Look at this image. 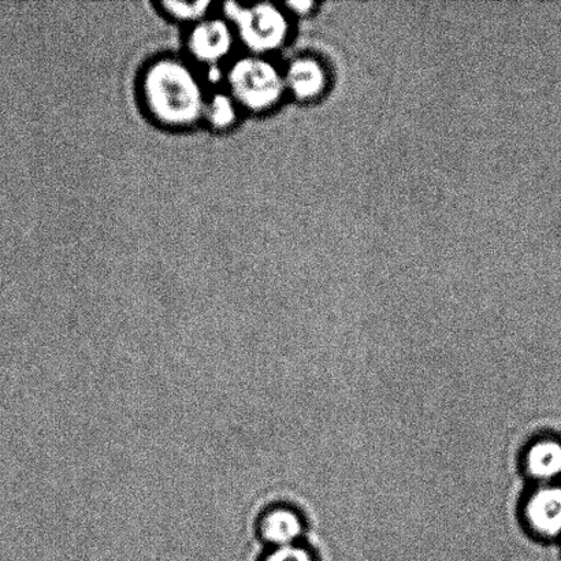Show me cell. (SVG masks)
Wrapping results in <instances>:
<instances>
[{
  "label": "cell",
  "instance_id": "cell-12",
  "mask_svg": "<svg viewBox=\"0 0 561 561\" xmlns=\"http://www.w3.org/2000/svg\"><path fill=\"white\" fill-rule=\"evenodd\" d=\"M288 5L296 13H306L312 8V2H289Z\"/></svg>",
  "mask_w": 561,
  "mask_h": 561
},
{
  "label": "cell",
  "instance_id": "cell-9",
  "mask_svg": "<svg viewBox=\"0 0 561 561\" xmlns=\"http://www.w3.org/2000/svg\"><path fill=\"white\" fill-rule=\"evenodd\" d=\"M240 110L238 102L234 101L228 91L216 92L207 96L203 119L213 129L228 130L238 123Z\"/></svg>",
  "mask_w": 561,
  "mask_h": 561
},
{
  "label": "cell",
  "instance_id": "cell-3",
  "mask_svg": "<svg viewBox=\"0 0 561 561\" xmlns=\"http://www.w3.org/2000/svg\"><path fill=\"white\" fill-rule=\"evenodd\" d=\"M222 16L232 25L238 42L252 55L263 57V54L274 51L288 36V21L272 3L228 2L222 5Z\"/></svg>",
  "mask_w": 561,
  "mask_h": 561
},
{
  "label": "cell",
  "instance_id": "cell-4",
  "mask_svg": "<svg viewBox=\"0 0 561 561\" xmlns=\"http://www.w3.org/2000/svg\"><path fill=\"white\" fill-rule=\"evenodd\" d=\"M238 42L230 22L221 16H208L191 26L186 49L192 59L197 64L206 66L208 70L219 69L225 60L232 55Z\"/></svg>",
  "mask_w": 561,
  "mask_h": 561
},
{
  "label": "cell",
  "instance_id": "cell-1",
  "mask_svg": "<svg viewBox=\"0 0 561 561\" xmlns=\"http://www.w3.org/2000/svg\"><path fill=\"white\" fill-rule=\"evenodd\" d=\"M142 101L152 117L170 128H190L205 114L207 93L190 64L162 58L141 79Z\"/></svg>",
  "mask_w": 561,
  "mask_h": 561
},
{
  "label": "cell",
  "instance_id": "cell-11",
  "mask_svg": "<svg viewBox=\"0 0 561 561\" xmlns=\"http://www.w3.org/2000/svg\"><path fill=\"white\" fill-rule=\"evenodd\" d=\"M262 561H316L306 548L297 546L274 548Z\"/></svg>",
  "mask_w": 561,
  "mask_h": 561
},
{
  "label": "cell",
  "instance_id": "cell-7",
  "mask_svg": "<svg viewBox=\"0 0 561 561\" xmlns=\"http://www.w3.org/2000/svg\"><path fill=\"white\" fill-rule=\"evenodd\" d=\"M285 88L299 99H312L324 88L327 77L321 65L311 58H300L291 62L284 76Z\"/></svg>",
  "mask_w": 561,
  "mask_h": 561
},
{
  "label": "cell",
  "instance_id": "cell-10",
  "mask_svg": "<svg viewBox=\"0 0 561 561\" xmlns=\"http://www.w3.org/2000/svg\"><path fill=\"white\" fill-rule=\"evenodd\" d=\"M213 5L214 3L210 0H199V2H178V0L170 2V0H163L159 3V8L169 19L192 26L211 16Z\"/></svg>",
  "mask_w": 561,
  "mask_h": 561
},
{
  "label": "cell",
  "instance_id": "cell-5",
  "mask_svg": "<svg viewBox=\"0 0 561 561\" xmlns=\"http://www.w3.org/2000/svg\"><path fill=\"white\" fill-rule=\"evenodd\" d=\"M530 529L542 537L561 535V488L547 486L531 494L525 507Z\"/></svg>",
  "mask_w": 561,
  "mask_h": 561
},
{
  "label": "cell",
  "instance_id": "cell-8",
  "mask_svg": "<svg viewBox=\"0 0 561 561\" xmlns=\"http://www.w3.org/2000/svg\"><path fill=\"white\" fill-rule=\"evenodd\" d=\"M526 469L537 480H552L561 474V444L542 439L533 444L526 455Z\"/></svg>",
  "mask_w": 561,
  "mask_h": 561
},
{
  "label": "cell",
  "instance_id": "cell-2",
  "mask_svg": "<svg viewBox=\"0 0 561 561\" xmlns=\"http://www.w3.org/2000/svg\"><path fill=\"white\" fill-rule=\"evenodd\" d=\"M228 92L241 110L266 112L276 106L285 91L284 76L262 55L236 59L227 76Z\"/></svg>",
  "mask_w": 561,
  "mask_h": 561
},
{
  "label": "cell",
  "instance_id": "cell-6",
  "mask_svg": "<svg viewBox=\"0 0 561 561\" xmlns=\"http://www.w3.org/2000/svg\"><path fill=\"white\" fill-rule=\"evenodd\" d=\"M302 533V522L295 511L276 508L268 511L261 522L263 540L274 548L296 546Z\"/></svg>",
  "mask_w": 561,
  "mask_h": 561
}]
</instances>
